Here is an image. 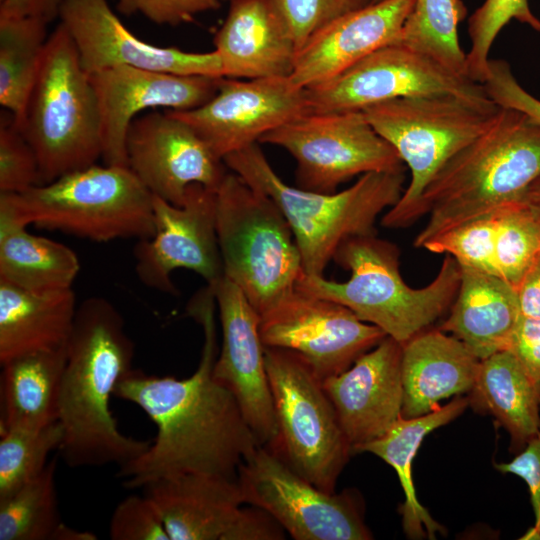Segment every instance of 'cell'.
Wrapping results in <instances>:
<instances>
[{
    "mask_svg": "<svg viewBox=\"0 0 540 540\" xmlns=\"http://www.w3.org/2000/svg\"><path fill=\"white\" fill-rule=\"evenodd\" d=\"M63 0H0V17H36L50 23L59 17Z\"/></svg>",
    "mask_w": 540,
    "mask_h": 540,
    "instance_id": "obj_47",
    "label": "cell"
},
{
    "mask_svg": "<svg viewBox=\"0 0 540 540\" xmlns=\"http://www.w3.org/2000/svg\"><path fill=\"white\" fill-rule=\"evenodd\" d=\"M522 201L540 221V176L528 187Z\"/></svg>",
    "mask_w": 540,
    "mask_h": 540,
    "instance_id": "obj_50",
    "label": "cell"
},
{
    "mask_svg": "<svg viewBox=\"0 0 540 540\" xmlns=\"http://www.w3.org/2000/svg\"><path fill=\"white\" fill-rule=\"evenodd\" d=\"M228 3L227 15L213 40L223 77H290L298 47L278 1Z\"/></svg>",
    "mask_w": 540,
    "mask_h": 540,
    "instance_id": "obj_23",
    "label": "cell"
},
{
    "mask_svg": "<svg viewBox=\"0 0 540 540\" xmlns=\"http://www.w3.org/2000/svg\"><path fill=\"white\" fill-rule=\"evenodd\" d=\"M58 422L61 457L69 467H119L151 444L124 435L111 412L118 383L132 369L134 344L122 315L103 297H90L76 310L67 340Z\"/></svg>",
    "mask_w": 540,
    "mask_h": 540,
    "instance_id": "obj_2",
    "label": "cell"
},
{
    "mask_svg": "<svg viewBox=\"0 0 540 540\" xmlns=\"http://www.w3.org/2000/svg\"><path fill=\"white\" fill-rule=\"evenodd\" d=\"M216 309L209 285L188 305L204 333L201 359L191 376L176 379L132 370L115 389V397L139 406L157 427L147 450L119 467L117 477L128 489L185 473L237 477L240 464L260 446L234 395L213 377Z\"/></svg>",
    "mask_w": 540,
    "mask_h": 540,
    "instance_id": "obj_1",
    "label": "cell"
},
{
    "mask_svg": "<svg viewBox=\"0 0 540 540\" xmlns=\"http://www.w3.org/2000/svg\"><path fill=\"white\" fill-rule=\"evenodd\" d=\"M415 0H383L342 16L298 51L292 82L308 89L327 82L376 50L398 42Z\"/></svg>",
    "mask_w": 540,
    "mask_h": 540,
    "instance_id": "obj_22",
    "label": "cell"
},
{
    "mask_svg": "<svg viewBox=\"0 0 540 540\" xmlns=\"http://www.w3.org/2000/svg\"><path fill=\"white\" fill-rule=\"evenodd\" d=\"M540 176V123L500 107L492 124L450 158L425 189L417 216L427 221L414 238L422 248L440 234L522 201Z\"/></svg>",
    "mask_w": 540,
    "mask_h": 540,
    "instance_id": "obj_3",
    "label": "cell"
},
{
    "mask_svg": "<svg viewBox=\"0 0 540 540\" xmlns=\"http://www.w3.org/2000/svg\"><path fill=\"white\" fill-rule=\"evenodd\" d=\"M211 286L222 330L213 377L236 398L258 444H270L276 420L260 337L261 317L241 289L223 276Z\"/></svg>",
    "mask_w": 540,
    "mask_h": 540,
    "instance_id": "obj_20",
    "label": "cell"
},
{
    "mask_svg": "<svg viewBox=\"0 0 540 540\" xmlns=\"http://www.w3.org/2000/svg\"><path fill=\"white\" fill-rule=\"evenodd\" d=\"M216 225L224 276L263 317L305 274L289 223L269 196L230 171L216 190Z\"/></svg>",
    "mask_w": 540,
    "mask_h": 540,
    "instance_id": "obj_9",
    "label": "cell"
},
{
    "mask_svg": "<svg viewBox=\"0 0 540 540\" xmlns=\"http://www.w3.org/2000/svg\"><path fill=\"white\" fill-rule=\"evenodd\" d=\"M26 227L0 216V280L34 292L71 289L80 270L76 253Z\"/></svg>",
    "mask_w": 540,
    "mask_h": 540,
    "instance_id": "obj_31",
    "label": "cell"
},
{
    "mask_svg": "<svg viewBox=\"0 0 540 540\" xmlns=\"http://www.w3.org/2000/svg\"><path fill=\"white\" fill-rule=\"evenodd\" d=\"M48 24L36 17H0V104L17 121L37 77Z\"/></svg>",
    "mask_w": 540,
    "mask_h": 540,
    "instance_id": "obj_32",
    "label": "cell"
},
{
    "mask_svg": "<svg viewBox=\"0 0 540 540\" xmlns=\"http://www.w3.org/2000/svg\"><path fill=\"white\" fill-rule=\"evenodd\" d=\"M482 85L498 106L521 111L540 123V100L518 83L505 60H489L487 76Z\"/></svg>",
    "mask_w": 540,
    "mask_h": 540,
    "instance_id": "obj_43",
    "label": "cell"
},
{
    "mask_svg": "<svg viewBox=\"0 0 540 540\" xmlns=\"http://www.w3.org/2000/svg\"><path fill=\"white\" fill-rule=\"evenodd\" d=\"M58 18L88 74L131 66L179 75L223 77L215 50L189 52L145 42L122 23L107 0H63Z\"/></svg>",
    "mask_w": 540,
    "mask_h": 540,
    "instance_id": "obj_18",
    "label": "cell"
},
{
    "mask_svg": "<svg viewBox=\"0 0 540 540\" xmlns=\"http://www.w3.org/2000/svg\"><path fill=\"white\" fill-rule=\"evenodd\" d=\"M245 504L269 512L296 540H369L356 491L328 493L294 472L265 446L239 466Z\"/></svg>",
    "mask_w": 540,
    "mask_h": 540,
    "instance_id": "obj_12",
    "label": "cell"
},
{
    "mask_svg": "<svg viewBox=\"0 0 540 540\" xmlns=\"http://www.w3.org/2000/svg\"><path fill=\"white\" fill-rule=\"evenodd\" d=\"M286 531L266 510L242 507L223 540H282Z\"/></svg>",
    "mask_w": 540,
    "mask_h": 540,
    "instance_id": "obj_46",
    "label": "cell"
},
{
    "mask_svg": "<svg viewBox=\"0 0 540 540\" xmlns=\"http://www.w3.org/2000/svg\"><path fill=\"white\" fill-rule=\"evenodd\" d=\"M496 210L462 223L425 243L422 249L449 255L462 269L495 274Z\"/></svg>",
    "mask_w": 540,
    "mask_h": 540,
    "instance_id": "obj_38",
    "label": "cell"
},
{
    "mask_svg": "<svg viewBox=\"0 0 540 540\" xmlns=\"http://www.w3.org/2000/svg\"><path fill=\"white\" fill-rule=\"evenodd\" d=\"M500 106L490 98L454 94L399 97L362 110L410 171L400 199L381 218L390 229L418 219L421 197L440 168L492 124Z\"/></svg>",
    "mask_w": 540,
    "mask_h": 540,
    "instance_id": "obj_7",
    "label": "cell"
},
{
    "mask_svg": "<svg viewBox=\"0 0 540 540\" xmlns=\"http://www.w3.org/2000/svg\"><path fill=\"white\" fill-rule=\"evenodd\" d=\"M495 267L517 286L540 256V221L523 201L496 210Z\"/></svg>",
    "mask_w": 540,
    "mask_h": 540,
    "instance_id": "obj_36",
    "label": "cell"
},
{
    "mask_svg": "<svg viewBox=\"0 0 540 540\" xmlns=\"http://www.w3.org/2000/svg\"><path fill=\"white\" fill-rule=\"evenodd\" d=\"M117 10L127 16L141 14L159 25L189 23L199 14L220 8V0H116Z\"/></svg>",
    "mask_w": 540,
    "mask_h": 540,
    "instance_id": "obj_42",
    "label": "cell"
},
{
    "mask_svg": "<svg viewBox=\"0 0 540 540\" xmlns=\"http://www.w3.org/2000/svg\"><path fill=\"white\" fill-rule=\"evenodd\" d=\"M188 123L221 160L306 114L307 90L290 77L239 80L222 77L215 95L203 105L172 111Z\"/></svg>",
    "mask_w": 540,
    "mask_h": 540,
    "instance_id": "obj_16",
    "label": "cell"
},
{
    "mask_svg": "<svg viewBox=\"0 0 540 540\" xmlns=\"http://www.w3.org/2000/svg\"><path fill=\"white\" fill-rule=\"evenodd\" d=\"M519 315L540 319V256L517 286Z\"/></svg>",
    "mask_w": 540,
    "mask_h": 540,
    "instance_id": "obj_48",
    "label": "cell"
},
{
    "mask_svg": "<svg viewBox=\"0 0 540 540\" xmlns=\"http://www.w3.org/2000/svg\"><path fill=\"white\" fill-rule=\"evenodd\" d=\"M300 48L334 20L373 4L374 0H277Z\"/></svg>",
    "mask_w": 540,
    "mask_h": 540,
    "instance_id": "obj_40",
    "label": "cell"
},
{
    "mask_svg": "<svg viewBox=\"0 0 540 540\" xmlns=\"http://www.w3.org/2000/svg\"><path fill=\"white\" fill-rule=\"evenodd\" d=\"M399 257L398 247L376 234L352 237L339 246L333 259L350 271L347 281L304 274L296 289L347 307L360 320L404 344L450 308L461 268L454 258L445 255L434 279L424 287L413 288L401 275Z\"/></svg>",
    "mask_w": 540,
    "mask_h": 540,
    "instance_id": "obj_4",
    "label": "cell"
},
{
    "mask_svg": "<svg viewBox=\"0 0 540 540\" xmlns=\"http://www.w3.org/2000/svg\"><path fill=\"white\" fill-rule=\"evenodd\" d=\"M306 90L310 114L362 111L410 96L489 98L482 84L456 75L399 43L376 50L335 78Z\"/></svg>",
    "mask_w": 540,
    "mask_h": 540,
    "instance_id": "obj_13",
    "label": "cell"
},
{
    "mask_svg": "<svg viewBox=\"0 0 540 540\" xmlns=\"http://www.w3.org/2000/svg\"><path fill=\"white\" fill-rule=\"evenodd\" d=\"M442 331L478 359L507 350L519 318L517 288L498 275L462 269Z\"/></svg>",
    "mask_w": 540,
    "mask_h": 540,
    "instance_id": "obj_26",
    "label": "cell"
},
{
    "mask_svg": "<svg viewBox=\"0 0 540 540\" xmlns=\"http://www.w3.org/2000/svg\"><path fill=\"white\" fill-rule=\"evenodd\" d=\"M40 184L37 156L13 114L4 109L0 116V193H23Z\"/></svg>",
    "mask_w": 540,
    "mask_h": 540,
    "instance_id": "obj_39",
    "label": "cell"
},
{
    "mask_svg": "<svg viewBox=\"0 0 540 540\" xmlns=\"http://www.w3.org/2000/svg\"><path fill=\"white\" fill-rule=\"evenodd\" d=\"M66 344L23 354L1 364V431L39 428L58 421Z\"/></svg>",
    "mask_w": 540,
    "mask_h": 540,
    "instance_id": "obj_29",
    "label": "cell"
},
{
    "mask_svg": "<svg viewBox=\"0 0 540 540\" xmlns=\"http://www.w3.org/2000/svg\"><path fill=\"white\" fill-rule=\"evenodd\" d=\"M402 344L386 336L343 372L322 381L352 454L384 435L403 404Z\"/></svg>",
    "mask_w": 540,
    "mask_h": 540,
    "instance_id": "obj_21",
    "label": "cell"
},
{
    "mask_svg": "<svg viewBox=\"0 0 540 540\" xmlns=\"http://www.w3.org/2000/svg\"><path fill=\"white\" fill-rule=\"evenodd\" d=\"M468 404V398L459 395L428 414L413 418L401 415L384 435L354 451V454L372 453L395 470L405 495L399 511L404 532L409 538L421 539L428 536L429 539H435L437 532L445 533L444 527L418 501L412 479V463L425 436L455 419Z\"/></svg>",
    "mask_w": 540,
    "mask_h": 540,
    "instance_id": "obj_30",
    "label": "cell"
},
{
    "mask_svg": "<svg viewBox=\"0 0 540 540\" xmlns=\"http://www.w3.org/2000/svg\"><path fill=\"white\" fill-rule=\"evenodd\" d=\"M221 2H229L230 0H220Z\"/></svg>",
    "mask_w": 540,
    "mask_h": 540,
    "instance_id": "obj_52",
    "label": "cell"
},
{
    "mask_svg": "<svg viewBox=\"0 0 540 540\" xmlns=\"http://www.w3.org/2000/svg\"><path fill=\"white\" fill-rule=\"evenodd\" d=\"M128 167L153 196L182 205L187 189L217 190L227 167L185 121L169 110L137 116L126 138Z\"/></svg>",
    "mask_w": 540,
    "mask_h": 540,
    "instance_id": "obj_17",
    "label": "cell"
},
{
    "mask_svg": "<svg viewBox=\"0 0 540 540\" xmlns=\"http://www.w3.org/2000/svg\"><path fill=\"white\" fill-rule=\"evenodd\" d=\"M0 216L95 242L154 234L153 195L128 166L93 164L23 193H0Z\"/></svg>",
    "mask_w": 540,
    "mask_h": 540,
    "instance_id": "obj_6",
    "label": "cell"
},
{
    "mask_svg": "<svg viewBox=\"0 0 540 540\" xmlns=\"http://www.w3.org/2000/svg\"><path fill=\"white\" fill-rule=\"evenodd\" d=\"M153 217V236L133 249L135 272L145 286L175 295L171 274L179 268L200 275L207 285L224 276L215 190L192 184L182 205L153 196Z\"/></svg>",
    "mask_w": 540,
    "mask_h": 540,
    "instance_id": "obj_15",
    "label": "cell"
},
{
    "mask_svg": "<svg viewBox=\"0 0 540 540\" xmlns=\"http://www.w3.org/2000/svg\"><path fill=\"white\" fill-rule=\"evenodd\" d=\"M494 467L502 473L514 474L526 483L535 525L527 532L525 538L540 539V428L514 459L506 463H496Z\"/></svg>",
    "mask_w": 540,
    "mask_h": 540,
    "instance_id": "obj_44",
    "label": "cell"
},
{
    "mask_svg": "<svg viewBox=\"0 0 540 540\" xmlns=\"http://www.w3.org/2000/svg\"><path fill=\"white\" fill-rule=\"evenodd\" d=\"M259 331L265 347L296 353L321 381L349 368L387 336L347 307L297 289L261 317Z\"/></svg>",
    "mask_w": 540,
    "mask_h": 540,
    "instance_id": "obj_14",
    "label": "cell"
},
{
    "mask_svg": "<svg viewBox=\"0 0 540 540\" xmlns=\"http://www.w3.org/2000/svg\"><path fill=\"white\" fill-rule=\"evenodd\" d=\"M466 15L462 0H415L397 43L456 75L468 77L466 54L458 37V25Z\"/></svg>",
    "mask_w": 540,
    "mask_h": 540,
    "instance_id": "obj_33",
    "label": "cell"
},
{
    "mask_svg": "<svg viewBox=\"0 0 540 540\" xmlns=\"http://www.w3.org/2000/svg\"><path fill=\"white\" fill-rule=\"evenodd\" d=\"M260 143L286 150L296 161V187L312 192L330 194L357 175L404 170L362 111L306 114L264 134Z\"/></svg>",
    "mask_w": 540,
    "mask_h": 540,
    "instance_id": "obj_11",
    "label": "cell"
},
{
    "mask_svg": "<svg viewBox=\"0 0 540 540\" xmlns=\"http://www.w3.org/2000/svg\"><path fill=\"white\" fill-rule=\"evenodd\" d=\"M90 75L101 124L102 160L128 166L126 138L131 122L145 110L187 111L210 100L220 78L179 75L117 66ZM222 78V77H221Z\"/></svg>",
    "mask_w": 540,
    "mask_h": 540,
    "instance_id": "obj_19",
    "label": "cell"
},
{
    "mask_svg": "<svg viewBox=\"0 0 540 540\" xmlns=\"http://www.w3.org/2000/svg\"><path fill=\"white\" fill-rule=\"evenodd\" d=\"M49 461L36 478L0 500V540H51L62 522L58 509L55 472Z\"/></svg>",
    "mask_w": 540,
    "mask_h": 540,
    "instance_id": "obj_34",
    "label": "cell"
},
{
    "mask_svg": "<svg viewBox=\"0 0 540 540\" xmlns=\"http://www.w3.org/2000/svg\"><path fill=\"white\" fill-rule=\"evenodd\" d=\"M380 1H383V0H374L373 3H377V2H380Z\"/></svg>",
    "mask_w": 540,
    "mask_h": 540,
    "instance_id": "obj_51",
    "label": "cell"
},
{
    "mask_svg": "<svg viewBox=\"0 0 540 540\" xmlns=\"http://www.w3.org/2000/svg\"><path fill=\"white\" fill-rule=\"evenodd\" d=\"M515 19L540 32V20L528 0H485L468 21L470 49L466 53L467 76L482 84L487 76L489 52L499 32Z\"/></svg>",
    "mask_w": 540,
    "mask_h": 540,
    "instance_id": "obj_37",
    "label": "cell"
},
{
    "mask_svg": "<svg viewBox=\"0 0 540 540\" xmlns=\"http://www.w3.org/2000/svg\"><path fill=\"white\" fill-rule=\"evenodd\" d=\"M63 437L58 421L39 428L1 431L0 500L41 474L49 463L50 453L60 449Z\"/></svg>",
    "mask_w": 540,
    "mask_h": 540,
    "instance_id": "obj_35",
    "label": "cell"
},
{
    "mask_svg": "<svg viewBox=\"0 0 540 540\" xmlns=\"http://www.w3.org/2000/svg\"><path fill=\"white\" fill-rule=\"evenodd\" d=\"M469 404L491 414L510 435L511 450L521 451L540 428V393L508 350L480 360Z\"/></svg>",
    "mask_w": 540,
    "mask_h": 540,
    "instance_id": "obj_28",
    "label": "cell"
},
{
    "mask_svg": "<svg viewBox=\"0 0 540 540\" xmlns=\"http://www.w3.org/2000/svg\"><path fill=\"white\" fill-rule=\"evenodd\" d=\"M77 307L72 288L34 292L0 280V363L65 345Z\"/></svg>",
    "mask_w": 540,
    "mask_h": 540,
    "instance_id": "obj_27",
    "label": "cell"
},
{
    "mask_svg": "<svg viewBox=\"0 0 540 540\" xmlns=\"http://www.w3.org/2000/svg\"><path fill=\"white\" fill-rule=\"evenodd\" d=\"M507 350L515 356L540 393V319L519 315Z\"/></svg>",
    "mask_w": 540,
    "mask_h": 540,
    "instance_id": "obj_45",
    "label": "cell"
},
{
    "mask_svg": "<svg viewBox=\"0 0 540 540\" xmlns=\"http://www.w3.org/2000/svg\"><path fill=\"white\" fill-rule=\"evenodd\" d=\"M17 123L37 156L41 184L96 164L102 156L96 92L61 23L48 37L23 117Z\"/></svg>",
    "mask_w": 540,
    "mask_h": 540,
    "instance_id": "obj_8",
    "label": "cell"
},
{
    "mask_svg": "<svg viewBox=\"0 0 540 540\" xmlns=\"http://www.w3.org/2000/svg\"><path fill=\"white\" fill-rule=\"evenodd\" d=\"M264 359L277 428L265 447L301 477L334 493L352 450L322 381L292 351L264 347Z\"/></svg>",
    "mask_w": 540,
    "mask_h": 540,
    "instance_id": "obj_10",
    "label": "cell"
},
{
    "mask_svg": "<svg viewBox=\"0 0 540 540\" xmlns=\"http://www.w3.org/2000/svg\"><path fill=\"white\" fill-rule=\"evenodd\" d=\"M97 535L89 531H80L61 522L51 536V540H96Z\"/></svg>",
    "mask_w": 540,
    "mask_h": 540,
    "instance_id": "obj_49",
    "label": "cell"
},
{
    "mask_svg": "<svg viewBox=\"0 0 540 540\" xmlns=\"http://www.w3.org/2000/svg\"><path fill=\"white\" fill-rule=\"evenodd\" d=\"M143 489L170 540H223L245 504L237 477L219 474L185 473Z\"/></svg>",
    "mask_w": 540,
    "mask_h": 540,
    "instance_id": "obj_24",
    "label": "cell"
},
{
    "mask_svg": "<svg viewBox=\"0 0 540 540\" xmlns=\"http://www.w3.org/2000/svg\"><path fill=\"white\" fill-rule=\"evenodd\" d=\"M223 162L276 203L290 225L306 275L323 276L347 239L376 234V220L405 189L404 170L366 173L349 188L330 194L293 187L274 171L259 143L226 156Z\"/></svg>",
    "mask_w": 540,
    "mask_h": 540,
    "instance_id": "obj_5",
    "label": "cell"
},
{
    "mask_svg": "<svg viewBox=\"0 0 540 540\" xmlns=\"http://www.w3.org/2000/svg\"><path fill=\"white\" fill-rule=\"evenodd\" d=\"M112 540H170L162 518L144 495H130L113 511L109 523Z\"/></svg>",
    "mask_w": 540,
    "mask_h": 540,
    "instance_id": "obj_41",
    "label": "cell"
},
{
    "mask_svg": "<svg viewBox=\"0 0 540 540\" xmlns=\"http://www.w3.org/2000/svg\"><path fill=\"white\" fill-rule=\"evenodd\" d=\"M480 359L441 329L425 330L402 344L404 418L419 417L451 396L469 393Z\"/></svg>",
    "mask_w": 540,
    "mask_h": 540,
    "instance_id": "obj_25",
    "label": "cell"
}]
</instances>
